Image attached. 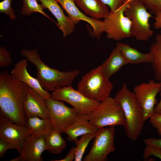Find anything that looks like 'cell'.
I'll return each mask as SVG.
<instances>
[{
    "mask_svg": "<svg viewBox=\"0 0 161 161\" xmlns=\"http://www.w3.org/2000/svg\"><path fill=\"white\" fill-rule=\"evenodd\" d=\"M56 0L61 4L68 16L76 24L80 20L88 22L92 27L94 35L98 40L100 39L104 32L103 21L93 19L83 14L76 6L74 0Z\"/></svg>",
    "mask_w": 161,
    "mask_h": 161,
    "instance_id": "obj_15",
    "label": "cell"
},
{
    "mask_svg": "<svg viewBox=\"0 0 161 161\" xmlns=\"http://www.w3.org/2000/svg\"><path fill=\"white\" fill-rule=\"evenodd\" d=\"M28 86L6 70L0 72V113L13 123L26 126L23 105Z\"/></svg>",
    "mask_w": 161,
    "mask_h": 161,
    "instance_id": "obj_1",
    "label": "cell"
},
{
    "mask_svg": "<svg viewBox=\"0 0 161 161\" xmlns=\"http://www.w3.org/2000/svg\"><path fill=\"white\" fill-rule=\"evenodd\" d=\"M12 0H4L0 2V13H4L11 19L14 20L16 16L15 12L12 7Z\"/></svg>",
    "mask_w": 161,
    "mask_h": 161,
    "instance_id": "obj_29",
    "label": "cell"
},
{
    "mask_svg": "<svg viewBox=\"0 0 161 161\" xmlns=\"http://www.w3.org/2000/svg\"><path fill=\"white\" fill-rule=\"evenodd\" d=\"M28 61L23 59L15 64L10 74L18 81L24 83L38 92L45 99L52 97L51 94L45 90L36 78L30 75L27 70Z\"/></svg>",
    "mask_w": 161,
    "mask_h": 161,
    "instance_id": "obj_16",
    "label": "cell"
},
{
    "mask_svg": "<svg viewBox=\"0 0 161 161\" xmlns=\"http://www.w3.org/2000/svg\"><path fill=\"white\" fill-rule=\"evenodd\" d=\"M23 109L27 119L34 117L44 119L49 118V110L45 100L29 86L27 89Z\"/></svg>",
    "mask_w": 161,
    "mask_h": 161,
    "instance_id": "obj_13",
    "label": "cell"
},
{
    "mask_svg": "<svg viewBox=\"0 0 161 161\" xmlns=\"http://www.w3.org/2000/svg\"><path fill=\"white\" fill-rule=\"evenodd\" d=\"M150 123L161 136V114L154 112L149 118Z\"/></svg>",
    "mask_w": 161,
    "mask_h": 161,
    "instance_id": "obj_31",
    "label": "cell"
},
{
    "mask_svg": "<svg viewBox=\"0 0 161 161\" xmlns=\"http://www.w3.org/2000/svg\"><path fill=\"white\" fill-rule=\"evenodd\" d=\"M90 121L97 129L117 126H124V112L120 103L110 97L100 102L99 106L89 114Z\"/></svg>",
    "mask_w": 161,
    "mask_h": 161,
    "instance_id": "obj_5",
    "label": "cell"
},
{
    "mask_svg": "<svg viewBox=\"0 0 161 161\" xmlns=\"http://www.w3.org/2000/svg\"><path fill=\"white\" fill-rule=\"evenodd\" d=\"M157 157L161 160V149L153 145L145 144L143 154V158L146 160L151 156Z\"/></svg>",
    "mask_w": 161,
    "mask_h": 161,
    "instance_id": "obj_27",
    "label": "cell"
},
{
    "mask_svg": "<svg viewBox=\"0 0 161 161\" xmlns=\"http://www.w3.org/2000/svg\"><path fill=\"white\" fill-rule=\"evenodd\" d=\"M126 6L115 12L110 11L103 21L104 32L108 38L120 41L132 36L131 21L124 13Z\"/></svg>",
    "mask_w": 161,
    "mask_h": 161,
    "instance_id": "obj_9",
    "label": "cell"
},
{
    "mask_svg": "<svg viewBox=\"0 0 161 161\" xmlns=\"http://www.w3.org/2000/svg\"><path fill=\"white\" fill-rule=\"evenodd\" d=\"M45 9H48L57 21V25L62 31L64 38L75 30L76 23L69 17L66 16L56 0H38Z\"/></svg>",
    "mask_w": 161,
    "mask_h": 161,
    "instance_id": "obj_17",
    "label": "cell"
},
{
    "mask_svg": "<svg viewBox=\"0 0 161 161\" xmlns=\"http://www.w3.org/2000/svg\"><path fill=\"white\" fill-rule=\"evenodd\" d=\"M45 100L53 126V131L61 134L65 129L76 120L80 114L74 108L66 105L63 101L52 97Z\"/></svg>",
    "mask_w": 161,
    "mask_h": 161,
    "instance_id": "obj_10",
    "label": "cell"
},
{
    "mask_svg": "<svg viewBox=\"0 0 161 161\" xmlns=\"http://www.w3.org/2000/svg\"><path fill=\"white\" fill-rule=\"evenodd\" d=\"M21 55L36 68V78L42 88L48 92L71 85L79 75L78 69L64 72L50 68L41 60L35 49H23Z\"/></svg>",
    "mask_w": 161,
    "mask_h": 161,
    "instance_id": "obj_2",
    "label": "cell"
},
{
    "mask_svg": "<svg viewBox=\"0 0 161 161\" xmlns=\"http://www.w3.org/2000/svg\"><path fill=\"white\" fill-rule=\"evenodd\" d=\"M126 5L124 13L131 21L132 36L138 40L147 41L154 33L149 22L151 13L141 0H133Z\"/></svg>",
    "mask_w": 161,
    "mask_h": 161,
    "instance_id": "obj_6",
    "label": "cell"
},
{
    "mask_svg": "<svg viewBox=\"0 0 161 161\" xmlns=\"http://www.w3.org/2000/svg\"><path fill=\"white\" fill-rule=\"evenodd\" d=\"M96 133H89L80 136V139L74 142L75 145L76 154L74 161L82 160L87 147L89 142L94 138Z\"/></svg>",
    "mask_w": 161,
    "mask_h": 161,
    "instance_id": "obj_25",
    "label": "cell"
},
{
    "mask_svg": "<svg viewBox=\"0 0 161 161\" xmlns=\"http://www.w3.org/2000/svg\"><path fill=\"white\" fill-rule=\"evenodd\" d=\"M114 127L99 128L96 133L92 146L84 157V161H105L108 155L115 150L114 140Z\"/></svg>",
    "mask_w": 161,
    "mask_h": 161,
    "instance_id": "obj_7",
    "label": "cell"
},
{
    "mask_svg": "<svg viewBox=\"0 0 161 161\" xmlns=\"http://www.w3.org/2000/svg\"><path fill=\"white\" fill-rule=\"evenodd\" d=\"M98 129L90 121L88 114H80L76 120L65 129L63 133L67 135L68 141L75 142L79 136L87 133H96Z\"/></svg>",
    "mask_w": 161,
    "mask_h": 161,
    "instance_id": "obj_18",
    "label": "cell"
},
{
    "mask_svg": "<svg viewBox=\"0 0 161 161\" xmlns=\"http://www.w3.org/2000/svg\"><path fill=\"white\" fill-rule=\"evenodd\" d=\"M113 88L112 83L99 65L83 76L77 90L87 98L101 102L110 97Z\"/></svg>",
    "mask_w": 161,
    "mask_h": 161,
    "instance_id": "obj_4",
    "label": "cell"
},
{
    "mask_svg": "<svg viewBox=\"0 0 161 161\" xmlns=\"http://www.w3.org/2000/svg\"><path fill=\"white\" fill-rule=\"evenodd\" d=\"M144 143L157 147L161 149V138H148L145 139Z\"/></svg>",
    "mask_w": 161,
    "mask_h": 161,
    "instance_id": "obj_35",
    "label": "cell"
},
{
    "mask_svg": "<svg viewBox=\"0 0 161 161\" xmlns=\"http://www.w3.org/2000/svg\"><path fill=\"white\" fill-rule=\"evenodd\" d=\"M11 149L10 144L5 139L0 137V158L2 157L7 151Z\"/></svg>",
    "mask_w": 161,
    "mask_h": 161,
    "instance_id": "obj_33",
    "label": "cell"
},
{
    "mask_svg": "<svg viewBox=\"0 0 161 161\" xmlns=\"http://www.w3.org/2000/svg\"><path fill=\"white\" fill-rule=\"evenodd\" d=\"M114 98L120 103L124 112L126 134L134 141L138 138L144 126L145 121L142 107L134 92L128 89L125 83L123 84Z\"/></svg>",
    "mask_w": 161,
    "mask_h": 161,
    "instance_id": "obj_3",
    "label": "cell"
},
{
    "mask_svg": "<svg viewBox=\"0 0 161 161\" xmlns=\"http://www.w3.org/2000/svg\"><path fill=\"white\" fill-rule=\"evenodd\" d=\"M13 60L10 53L6 47L3 46L0 47V66L7 68L11 64Z\"/></svg>",
    "mask_w": 161,
    "mask_h": 161,
    "instance_id": "obj_28",
    "label": "cell"
},
{
    "mask_svg": "<svg viewBox=\"0 0 161 161\" xmlns=\"http://www.w3.org/2000/svg\"><path fill=\"white\" fill-rule=\"evenodd\" d=\"M27 123L30 134L37 137H46L53 130V126L50 118L29 117L27 119Z\"/></svg>",
    "mask_w": 161,
    "mask_h": 161,
    "instance_id": "obj_22",
    "label": "cell"
},
{
    "mask_svg": "<svg viewBox=\"0 0 161 161\" xmlns=\"http://www.w3.org/2000/svg\"><path fill=\"white\" fill-rule=\"evenodd\" d=\"M150 13L155 14L161 10V0H141Z\"/></svg>",
    "mask_w": 161,
    "mask_h": 161,
    "instance_id": "obj_30",
    "label": "cell"
},
{
    "mask_svg": "<svg viewBox=\"0 0 161 161\" xmlns=\"http://www.w3.org/2000/svg\"><path fill=\"white\" fill-rule=\"evenodd\" d=\"M46 137L32 134L28 136L23 144L20 155L10 161H42L41 154L46 150Z\"/></svg>",
    "mask_w": 161,
    "mask_h": 161,
    "instance_id": "obj_14",
    "label": "cell"
},
{
    "mask_svg": "<svg viewBox=\"0 0 161 161\" xmlns=\"http://www.w3.org/2000/svg\"><path fill=\"white\" fill-rule=\"evenodd\" d=\"M150 52L153 58L151 64L154 77L161 82V30L156 36L155 42L151 45Z\"/></svg>",
    "mask_w": 161,
    "mask_h": 161,
    "instance_id": "obj_23",
    "label": "cell"
},
{
    "mask_svg": "<svg viewBox=\"0 0 161 161\" xmlns=\"http://www.w3.org/2000/svg\"><path fill=\"white\" fill-rule=\"evenodd\" d=\"M51 95L52 99L69 103L80 114L89 115L97 108L100 103L87 98L74 89L71 85L55 89L52 91Z\"/></svg>",
    "mask_w": 161,
    "mask_h": 161,
    "instance_id": "obj_8",
    "label": "cell"
},
{
    "mask_svg": "<svg viewBox=\"0 0 161 161\" xmlns=\"http://www.w3.org/2000/svg\"><path fill=\"white\" fill-rule=\"evenodd\" d=\"M76 154V149L75 147H72L66 157L63 159L58 160H53L54 161H72L74 160Z\"/></svg>",
    "mask_w": 161,
    "mask_h": 161,
    "instance_id": "obj_34",
    "label": "cell"
},
{
    "mask_svg": "<svg viewBox=\"0 0 161 161\" xmlns=\"http://www.w3.org/2000/svg\"><path fill=\"white\" fill-rule=\"evenodd\" d=\"M155 15L154 28L156 29H161V10L157 12Z\"/></svg>",
    "mask_w": 161,
    "mask_h": 161,
    "instance_id": "obj_36",
    "label": "cell"
},
{
    "mask_svg": "<svg viewBox=\"0 0 161 161\" xmlns=\"http://www.w3.org/2000/svg\"><path fill=\"white\" fill-rule=\"evenodd\" d=\"M161 97L160 101L156 104L154 109V112L161 114V90L160 92Z\"/></svg>",
    "mask_w": 161,
    "mask_h": 161,
    "instance_id": "obj_37",
    "label": "cell"
},
{
    "mask_svg": "<svg viewBox=\"0 0 161 161\" xmlns=\"http://www.w3.org/2000/svg\"><path fill=\"white\" fill-rule=\"evenodd\" d=\"M161 90V82H156L153 80L135 86L133 91L143 111L144 121L154 113L157 103L156 97Z\"/></svg>",
    "mask_w": 161,
    "mask_h": 161,
    "instance_id": "obj_11",
    "label": "cell"
},
{
    "mask_svg": "<svg viewBox=\"0 0 161 161\" xmlns=\"http://www.w3.org/2000/svg\"><path fill=\"white\" fill-rule=\"evenodd\" d=\"M132 0H126V1H125L124 3L123 4V5L119 9L122 8V7H123L125 5H126V4H127V3H129V2H130V1H132Z\"/></svg>",
    "mask_w": 161,
    "mask_h": 161,
    "instance_id": "obj_38",
    "label": "cell"
},
{
    "mask_svg": "<svg viewBox=\"0 0 161 161\" xmlns=\"http://www.w3.org/2000/svg\"><path fill=\"white\" fill-rule=\"evenodd\" d=\"M31 134L27 126L15 123L0 113V137L9 143L11 149L20 153L27 137Z\"/></svg>",
    "mask_w": 161,
    "mask_h": 161,
    "instance_id": "obj_12",
    "label": "cell"
},
{
    "mask_svg": "<svg viewBox=\"0 0 161 161\" xmlns=\"http://www.w3.org/2000/svg\"><path fill=\"white\" fill-rule=\"evenodd\" d=\"M116 47L121 52L128 64H151L153 61L152 55L150 52L148 53H142L129 45L122 43H117Z\"/></svg>",
    "mask_w": 161,
    "mask_h": 161,
    "instance_id": "obj_20",
    "label": "cell"
},
{
    "mask_svg": "<svg viewBox=\"0 0 161 161\" xmlns=\"http://www.w3.org/2000/svg\"><path fill=\"white\" fill-rule=\"evenodd\" d=\"M23 6L21 10L23 15L29 16L32 13L38 12L41 13L53 22L54 21L44 11V8L39 4L37 0H22Z\"/></svg>",
    "mask_w": 161,
    "mask_h": 161,
    "instance_id": "obj_26",
    "label": "cell"
},
{
    "mask_svg": "<svg viewBox=\"0 0 161 161\" xmlns=\"http://www.w3.org/2000/svg\"><path fill=\"white\" fill-rule=\"evenodd\" d=\"M57 131H52L46 137V150L55 154H61L67 146L66 141Z\"/></svg>",
    "mask_w": 161,
    "mask_h": 161,
    "instance_id": "obj_24",
    "label": "cell"
},
{
    "mask_svg": "<svg viewBox=\"0 0 161 161\" xmlns=\"http://www.w3.org/2000/svg\"><path fill=\"white\" fill-rule=\"evenodd\" d=\"M77 5L93 19L99 20L109 13L108 6L101 0H74Z\"/></svg>",
    "mask_w": 161,
    "mask_h": 161,
    "instance_id": "obj_19",
    "label": "cell"
},
{
    "mask_svg": "<svg viewBox=\"0 0 161 161\" xmlns=\"http://www.w3.org/2000/svg\"><path fill=\"white\" fill-rule=\"evenodd\" d=\"M104 4L109 6L111 12H115L123 4L126 0H101Z\"/></svg>",
    "mask_w": 161,
    "mask_h": 161,
    "instance_id": "obj_32",
    "label": "cell"
},
{
    "mask_svg": "<svg viewBox=\"0 0 161 161\" xmlns=\"http://www.w3.org/2000/svg\"><path fill=\"white\" fill-rule=\"evenodd\" d=\"M128 64L121 52L116 47L109 57L100 66L105 76L109 79L122 67Z\"/></svg>",
    "mask_w": 161,
    "mask_h": 161,
    "instance_id": "obj_21",
    "label": "cell"
}]
</instances>
